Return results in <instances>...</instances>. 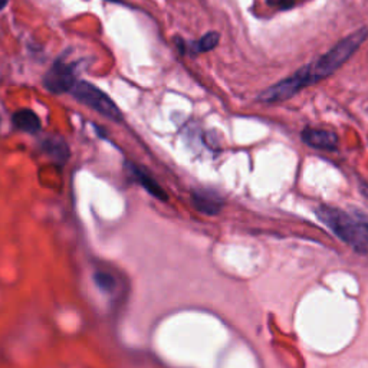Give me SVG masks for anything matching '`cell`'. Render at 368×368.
Returning a JSON list of instances; mask_svg holds the SVG:
<instances>
[{
    "label": "cell",
    "mask_w": 368,
    "mask_h": 368,
    "mask_svg": "<svg viewBox=\"0 0 368 368\" xmlns=\"http://www.w3.org/2000/svg\"><path fill=\"white\" fill-rule=\"evenodd\" d=\"M368 36V29L362 28L350 36L344 37L331 51L326 52L321 56L318 61L309 64L299 71H297L292 76H289L286 80L272 85L263 91L259 95L261 103H281L292 98L295 94H298L305 87L314 85L329 75H333L338 71L350 58L353 53L362 45L365 37Z\"/></svg>",
    "instance_id": "1"
},
{
    "label": "cell",
    "mask_w": 368,
    "mask_h": 368,
    "mask_svg": "<svg viewBox=\"0 0 368 368\" xmlns=\"http://www.w3.org/2000/svg\"><path fill=\"white\" fill-rule=\"evenodd\" d=\"M317 216L342 242L350 245L358 254H368V229L365 225L356 222L342 210L329 206H319L317 209Z\"/></svg>",
    "instance_id": "2"
},
{
    "label": "cell",
    "mask_w": 368,
    "mask_h": 368,
    "mask_svg": "<svg viewBox=\"0 0 368 368\" xmlns=\"http://www.w3.org/2000/svg\"><path fill=\"white\" fill-rule=\"evenodd\" d=\"M71 94L73 95V98L76 101L82 103L84 105L92 108L94 111L100 112L104 117L115 121V123H121L123 120V114L119 109V107L115 105V103L109 98V96L103 92L100 88H96L95 85L87 82V81H78Z\"/></svg>",
    "instance_id": "3"
},
{
    "label": "cell",
    "mask_w": 368,
    "mask_h": 368,
    "mask_svg": "<svg viewBox=\"0 0 368 368\" xmlns=\"http://www.w3.org/2000/svg\"><path fill=\"white\" fill-rule=\"evenodd\" d=\"M75 84L76 81L73 67L67 64L65 61H56L44 78L45 88L53 94L71 92Z\"/></svg>",
    "instance_id": "4"
},
{
    "label": "cell",
    "mask_w": 368,
    "mask_h": 368,
    "mask_svg": "<svg viewBox=\"0 0 368 368\" xmlns=\"http://www.w3.org/2000/svg\"><path fill=\"white\" fill-rule=\"evenodd\" d=\"M125 168L130 171L131 174V177L137 182L139 184H141L150 195L152 198H156L161 202H167L168 200V196H167V193L163 190V187L154 180L150 174L143 170L141 167H139L137 164H134V163H130V161H125Z\"/></svg>",
    "instance_id": "5"
},
{
    "label": "cell",
    "mask_w": 368,
    "mask_h": 368,
    "mask_svg": "<svg viewBox=\"0 0 368 368\" xmlns=\"http://www.w3.org/2000/svg\"><path fill=\"white\" fill-rule=\"evenodd\" d=\"M302 141L317 150H334L338 146V137L333 131L306 128L302 131Z\"/></svg>",
    "instance_id": "6"
},
{
    "label": "cell",
    "mask_w": 368,
    "mask_h": 368,
    "mask_svg": "<svg viewBox=\"0 0 368 368\" xmlns=\"http://www.w3.org/2000/svg\"><path fill=\"white\" fill-rule=\"evenodd\" d=\"M191 200L195 207L204 213V215H218V213L223 207V202L220 198H218L215 193L210 191H195L191 195Z\"/></svg>",
    "instance_id": "7"
},
{
    "label": "cell",
    "mask_w": 368,
    "mask_h": 368,
    "mask_svg": "<svg viewBox=\"0 0 368 368\" xmlns=\"http://www.w3.org/2000/svg\"><path fill=\"white\" fill-rule=\"evenodd\" d=\"M42 150L58 164H65L69 159V147L60 135H52L44 140Z\"/></svg>",
    "instance_id": "8"
},
{
    "label": "cell",
    "mask_w": 368,
    "mask_h": 368,
    "mask_svg": "<svg viewBox=\"0 0 368 368\" xmlns=\"http://www.w3.org/2000/svg\"><path fill=\"white\" fill-rule=\"evenodd\" d=\"M12 121L17 130L29 132V134H35L41 130L40 117H37L36 112H33L32 109H28V108L19 109L17 112H15Z\"/></svg>",
    "instance_id": "9"
},
{
    "label": "cell",
    "mask_w": 368,
    "mask_h": 368,
    "mask_svg": "<svg viewBox=\"0 0 368 368\" xmlns=\"http://www.w3.org/2000/svg\"><path fill=\"white\" fill-rule=\"evenodd\" d=\"M219 40H220V36L218 32H209L204 36H202L198 42L193 44L190 48L195 53L209 52L219 45Z\"/></svg>",
    "instance_id": "10"
},
{
    "label": "cell",
    "mask_w": 368,
    "mask_h": 368,
    "mask_svg": "<svg viewBox=\"0 0 368 368\" xmlns=\"http://www.w3.org/2000/svg\"><path fill=\"white\" fill-rule=\"evenodd\" d=\"M94 281L96 286L104 290V292H112L115 289V285H117L114 277L109 275L108 272H103V270H98V272L94 274Z\"/></svg>",
    "instance_id": "11"
},
{
    "label": "cell",
    "mask_w": 368,
    "mask_h": 368,
    "mask_svg": "<svg viewBox=\"0 0 368 368\" xmlns=\"http://www.w3.org/2000/svg\"><path fill=\"white\" fill-rule=\"evenodd\" d=\"M266 3L268 6L275 8L278 10H286V9L294 8L297 0H266Z\"/></svg>",
    "instance_id": "12"
},
{
    "label": "cell",
    "mask_w": 368,
    "mask_h": 368,
    "mask_svg": "<svg viewBox=\"0 0 368 368\" xmlns=\"http://www.w3.org/2000/svg\"><path fill=\"white\" fill-rule=\"evenodd\" d=\"M361 193L365 196V199L368 200V184H361Z\"/></svg>",
    "instance_id": "13"
},
{
    "label": "cell",
    "mask_w": 368,
    "mask_h": 368,
    "mask_svg": "<svg viewBox=\"0 0 368 368\" xmlns=\"http://www.w3.org/2000/svg\"><path fill=\"white\" fill-rule=\"evenodd\" d=\"M9 3V0H0V10H3Z\"/></svg>",
    "instance_id": "14"
},
{
    "label": "cell",
    "mask_w": 368,
    "mask_h": 368,
    "mask_svg": "<svg viewBox=\"0 0 368 368\" xmlns=\"http://www.w3.org/2000/svg\"><path fill=\"white\" fill-rule=\"evenodd\" d=\"M109 2H120V0H109Z\"/></svg>",
    "instance_id": "15"
},
{
    "label": "cell",
    "mask_w": 368,
    "mask_h": 368,
    "mask_svg": "<svg viewBox=\"0 0 368 368\" xmlns=\"http://www.w3.org/2000/svg\"><path fill=\"white\" fill-rule=\"evenodd\" d=\"M365 226H367V229H368V225H365Z\"/></svg>",
    "instance_id": "16"
}]
</instances>
